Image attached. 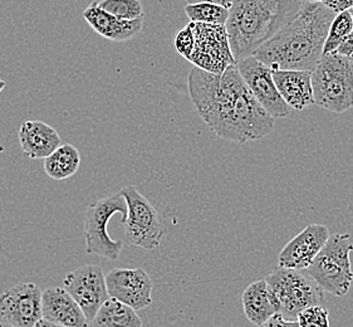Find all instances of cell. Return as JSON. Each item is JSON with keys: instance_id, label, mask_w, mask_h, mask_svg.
Listing matches in <instances>:
<instances>
[{"instance_id": "d590c367", "label": "cell", "mask_w": 353, "mask_h": 327, "mask_svg": "<svg viewBox=\"0 0 353 327\" xmlns=\"http://www.w3.org/2000/svg\"><path fill=\"white\" fill-rule=\"evenodd\" d=\"M348 12H350V14H351V17H352V21H353V8H351V9H350V10H348Z\"/></svg>"}, {"instance_id": "4dcf8cb0", "label": "cell", "mask_w": 353, "mask_h": 327, "mask_svg": "<svg viewBox=\"0 0 353 327\" xmlns=\"http://www.w3.org/2000/svg\"><path fill=\"white\" fill-rule=\"evenodd\" d=\"M188 4H195V3H203V1H212V3H219V0H185Z\"/></svg>"}, {"instance_id": "f546056e", "label": "cell", "mask_w": 353, "mask_h": 327, "mask_svg": "<svg viewBox=\"0 0 353 327\" xmlns=\"http://www.w3.org/2000/svg\"><path fill=\"white\" fill-rule=\"evenodd\" d=\"M33 327H64L62 325H59V324H56V322H52V321L46 320V319H41V320L37 322L36 325Z\"/></svg>"}, {"instance_id": "836d02e7", "label": "cell", "mask_w": 353, "mask_h": 327, "mask_svg": "<svg viewBox=\"0 0 353 327\" xmlns=\"http://www.w3.org/2000/svg\"><path fill=\"white\" fill-rule=\"evenodd\" d=\"M6 86H7V83H6V81H3V79H0V92L6 88Z\"/></svg>"}, {"instance_id": "d6a6232c", "label": "cell", "mask_w": 353, "mask_h": 327, "mask_svg": "<svg viewBox=\"0 0 353 327\" xmlns=\"http://www.w3.org/2000/svg\"><path fill=\"white\" fill-rule=\"evenodd\" d=\"M0 327H15L13 325H10L9 322H7L6 320H3L1 317H0Z\"/></svg>"}, {"instance_id": "277c9868", "label": "cell", "mask_w": 353, "mask_h": 327, "mask_svg": "<svg viewBox=\"0 0 353 327\" xmlns=\"http://www.w3.org/2000/svg\"><path fill=\"white\" fill-rule=\"evenodd\" d=\"M314 103L334 114L353 108V59L333 52L312 71Z\"/></svg>"}, {"instance_id": "e0dca14e", "label": "cell", "mask_w": 353, "mask_h": 327, "mask_svg": "<svg viewBox=\"0 0 353 327\" xmlns=\"http://www.w3.org/2000/svg\"><path fill=\"white\" fill-rule=\"evenodd\" d=\"M23 155L32 160L46 159L54 152L62 140L57 130L39 120H26L18 131Z\"/></svg>"}, {"instance_id": "d6986e66", "label": "cell", "mask_w": 353, "mask_h": 327, "mask_svg": "<svg viewBox=\"0 0 353 327\" xmlns=\"http://www.w3.org/2000/svg\"><path fill=\"white\" fill-rule=\"evenodd\" d=\"M241 304L245 317L255 326H264L272 316L279 313L278 304L265 279L248 286L243 292Z\"/></svg>"}, {"instance_id": "7402d4cb", "label": "cell", "mask_w": 353, "mask_h": 327, "mask_svg": "<svg viewBox=\"0 0 353 327\" xmlns=\"http://www.w3.org/2000/svg\"><path fill=\"white\" fill-rule=\"evenodd\" d=\"M185 13L192 23L226 26V21L229 18V8L221 6L220 3L203 1L188 4L185 7Z\"/></svg>"}, {"instance_id": "2e32d148", "label": "cell", "mask_w": 353, "mask_h": 327, "mask_svg": "<svg viewBox=\"0 0 353 327\" xmlns=\"http://www.w3.org/2000/svg\"><path fill=\"white\" fill-rule=\"evenodd\" d=\"M83 18L97 34L113 42H128L137 36L143 27V17L123 21L99 7V1L85 8Z\"/></svg>"}, {"instance_id": "e575fe53", "label": "cell", "mask_w": 353, "mask_h": 327, "mask_svg": "<svg viewBox=\"0 0 353 327\" xmlns=\"http://www.w3.org/2000/svg\"><path fill=\"white\" fill-rule=\"evenodd\" d=\"M304 1H307V3H323L325 0H304Z\"/></svg>"}, {"instance_id": "8d00e7d4", "label": "cell", "mask_w": 353, "mask_h": 327, "mask_svg": "<svg viewBox=\"0 0 353 327\" xmlns=\"http://www.w3.org/2000/svg\"><path fill=\"white\" fill-rule=\"evenodd\" d=\"M352 59H353V57H352Z\"/></svg>"}, {"instance_id": "f1b7e54d", "label": "cell", "mask_w": 353, "mask_h": 327, "mask_svg": "<svg viewBox=\"0 0 353 327\" xmlns=\"http://www.w3.org/2000/svg\"><path fill=\"white\" fill-rule=\"evenodd\" d=\"M336 53H339L341 56H345V57H353V32L347 37L346 39L343 42L341 43Z\"/></svg>"}, {"instance_id": "8fae6325", "label": "cell", "mask_w": 353, "mask_h": 327, "mask_svg": "<svg viewBox=\"0 0 353 327\" xmlns=\"http://www.w3.org/2000/svg\"><path fill=\"white\" fill-rule=\"evenodd\" d=\"M64 288L71 293L91 322L107 299L106 276L97 264H85L70 272L63 279Z\"/></svg>"}, {"instance_id": "603a6c76", "label": "cell", "mask_w": 353, "mask_h": 327, "mask_svg": "<svg viewBox=\"0 0 353 327\" xmlns=\"http://www.w3.org/2000/svg\"><path fill=\"white\" fill-rule=\"evenodd\" d=\"M352 32L353 21L350 12L345 10V12L337 13L330 26L328 36L325 39V48H323V54L336 52L341 46V43L343 42Z\"/></svg>"}, {"instance_id": "1f68e13d", "label": "cell", "mask_w": 353, "mask_h": 327, "mask_svg": "<svg viewBox=\"0 0 353 327\" xmlns=\"http://www.w3.org/2000/svg\"><path fill=\"white\" fill-rule=\"evenodd\" d=\"M234 0H219L220 4L221 6H224L226 8H230V6L233 4Z\"/></svg>"}, {"instance_id": "ac0fdd59", "label": "cell", "mask_w": 353, "mask_h": 327, "mask_svg": "<svg viewBox=\"0 0 353 327\" xmlns=\"http://www.w3.org/2000/svg\"><path fill=\"white\" fill-rule=\"evenodd\" d=\"M273 79L283 100L292 110L302 111L314 105L312 71L278 70L273 71Z\"/></svg>"}, {"instance_id": "30bf717a", "label": "cell", "mask_w": 353, "mask_h": 327, "mask_svg": "<svg viewBox=\"0 0 353 327\" xmlns=\"http://www.w3.org/2000/svg\"><path fill=\"white\" fill-rule=\"evenodd\" d=\"M238 68L253 96L273 119H285L290 116L292 108L278 91L270 67L254 56H250L239 61Z\"/></svg>"}, {"instance_id": "9c48e42d", "label": "cell", "mask_w": 353, "mask_h": 327, "mask_svg": "<svg viewBox=\"0 0 353 327\" xmlns=\"http://www.w3.org/2000/svg\"><path fill=\"white\" fill-rule=\"evenodd\" d=\"M192 28L195 48L189 62L215 75H221L229 66L238 64L232 52L226 26L192 23Z\"/></svg>"}, {"instance_id": "cb8c5ba5", "label": "cell", "mask_w": 353, "mask_h": 327, "mask_svg": "<svg viewBox=\"0 0 353 327\" xmlns=\"http://www.w3.org/2000/svg\"><path fill=\"white\" fill-rule=\"evenodd\" d=\"M99 4L108 13L123 21H134L143 17L140 0H101Z\"/></svg>"}, {"instance_id": "8992f818", "label": "cell", "mask_w": 353, "mask_h": 327, "mask_svg": "<svg viewBox=\"0 0 353 327\" xmlns=\"http://www.w3.org/2000/svg\"><path fill=\"white\" fill-rule=\"evenodd\" d=\"M273 293L279 313L287 320H297L298 313L307 307L322 305L323 290L302 270L278 267L265 277Z\"/></svg>"}, {"instance_id": "3957f363", "label": "cell", "mask_w": 353, "mask_h": 327, "mask_svg": "<svg viewBox=\"0 0 353 327\" xmlns=\"http://www.w3.org/2000/svg\"><path fill=\"white\" fill-rule=\"evenodd\" d=\"M303 3L304 0H234L226 29L236 63L253 56L279 29L293 21Z\"/></svg>"}, {"instance_id": "ffe728a7", "label": "cell", "mask_w": 353, "mask_h": 327, "mask_svg": "<svg viewBox=\"0 0 353 327\" xmlns=\"http://www.w3.org/2000/svg\"><path fill=\"white\" fill-rule=\"evenodd\" d=\"M90 324L92 327H142L141 317L134 308L111 297L99 307Z\"/></svg>"}, {"instance_id": "44dd1931", "label": "cell", "mask_w": 353, "mask_h": 327, "mask_svg": "<svg viewBox=\"0 0 353 327\" xmlns=\"http://www.w3.org/2000/svg\"><path fill=\"white\" fill-rule=\"evenodd\" d=\"M81 166V155L76 146L62 143L50 157L44 159V171L53 180L71 178Z\"/></svg>"}, {"instance_id": "52a82bcc", "label": "cell", "mask_w": 353, "mask_h": 327, "mask_svg": "<svg viewBox=\"0 0 353 327\" xmlns=\"http://www.w3.org/2000/svg\"><path fill=\"white\" fill-rule=\"evenodd\" d=\"M128 218V203L121 192L94 201L87 206L85 215V252L114 261L121 255L123 242L112 239L108 235V223L114 214ZM121 221V223H122Z\"/></svg>"}, {"instance_id": "7c38bea8", "label": "cell", "mask_w": 353, "mask_h": 327, "mask_svg": "<svg viewBox=\"0 0 353 327\" xmlns=\"http://www.w3.org/2000/svg\"><path fill=\"white\" fill-rule=\"evenodd\" d=\"M43 291L33 282H19L0 295V317L15 327H33L43 317Z\"/></svg>"}, {"instance_id": "484cf974", "label": "cell", "mask_w": 353, "mask_h": 327, "mask_svg": "<svg viewBox=\"0 0 353 327\" xmlns=\"http://www.w3.org/2000/svg\"><path fill=\"white\" fill-rule=\"evenodd\" d=\"M174 46L180 56L186 58L188 61L190 59L191 54L195 48V34H194V28H192L191 21L185 28L181 29L177 33L174 39Z\"/></svg>"}, {"instance_id": "9a60e30c", "label": "cell", "mask_w": 353, "mask_h": 327, "mask_svg": "<svg viewBox=\"0 0 353 327\" xmlns=\"http://www.w3.org/2000/svg\"><path fill=\"white\" fill-rule=\"evenodd\" d=\"M43 319L64 327H88L83 310L64 287H48L43 291Z\"/></svg>"}, {"instance_id": "4316f807", "label": "cell", "mask_w": 353, "mask_h": 327, "mask_svg": "<svg viewBox=\"0 0 353 327\" xmlns=\"http://www.w3.org/2000/svg\"><path fill=\"white\" fill-rule=\"evenodd\" d=\"M263 327H301L297 320H287L282 313L272 316Z\"/></svg>"}, {"instance_id": "83f0119b", "label": "cell", "mask_w": 353, "mask_h": 327, "mask_svg": "<svg viewBox=\"0 0 353 327\" xmlns=\"http://www.w3.org/2000/svg\"><path fill=\"white\" fill-rule=\"evenodd\" d=\"M323 4L337 14L353 8V0H325Z\"/></svg>"}, {"instance_id": "d4e9b609", "label": "cell", "mask_w": 353, "mask_h": 327, "mask_svg": "<svg viewBox=\"0 0 353 327\" xmlns=\"http://www.w3.org/2000/svg\"><path fill=\"white\" fill-rule=\"evenodd\" d=\"M297 321L301 327H330V311L322 305L307 307L298 313Z\"/></svg>"}, {"instance_id": "ba28073f", "label": "cell", "mask_w": 353, "mask_h": 327, "mask_svg": "<svg viewBox=\"0 0 353 327\" xmlns=\"http://www.w3.org/2000/svg\"><path fill=\"white\" fill-rule=\"evenodd\" d=\"M120 192L128 203V218L122 221L126 242L146 250L159 248L165 227L155 206L132 185L125 186Z\"/></svg>"}, {"instance_id": "4fadbf2b", "label": "cell", "mask_w": 353, "mask_h": 327, "mask_svg": "<svg viewBox=\"0 0 353 327\" xmlns=\"http://www.w3.org/2000/svg\"><path fill=\"white\" fill-rule=\"evenodd\" d=\"M106 284L111 299H119L136 311L152 304L154 282L143 268H114L108 272Z\"/></svg>"}, {"instance_id": "6da1fadb", "label": "cell", "mask_w": 353, "mask_h": 327, "mask_svg": "<svg viewBox=\"0 0 353 327\" xmlns=\"http://www.w3.org/2000/svg\"><path fill=\"white\" fill-rule=\"evenodd\" d=\"M188 86L196 114L220 139L239 143L258 141L274 130L276 119L253 96L238 64L229 66L221 75L194 67Z\"/></svg>"}, {"instance_id": "5bb4252c", "label": "cell", "mask_w": 353, "mask_h": 327, "mask_svg": "<svg viewBox=\"0 0 353 327\" xmlns=\"http://www.w3.org/2000/svg\"><path fill=\"white\" fill-rule=\"evenodd\" d=\"M330 237V230L323 224H310L283 247L278 256L279 267L307 270Z\"/></svg>"}, {"instance_id": "5b68a950", "label": "cell", "mask_w": 353, "mask_h": 327, "mask_svg": "<svg viewBox=\"0 0 353 327\" xmlns=\"http://www.w3.org/2000/svg\"><path fill=\"white\" fill-rule=\"evenodd\" d=\"M353 242L348 233H337L328 238L305 272L323 291L334 296H346L353 282L351 253Z\"/></svg>"}, {"instance_id": "7a4b0ae2", "label": "cell", "mask_w": 353, "mask_h": 327, "mask_svg": "<svg viewBox=\"0 0 353 327\" xmlns=\"http://www.w3.org/2000/svg\"><path fill=\"white\" fill-rule=\"evenodd\" d=\"M336 13L323 3L304 1L297 17L255 50V58L273 71H313L323 56L325 39Z\"/></svg>"}]
</instances>
